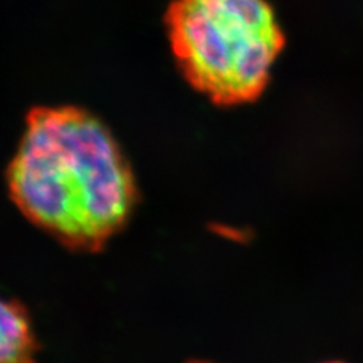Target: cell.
I'll return each instance as SVG.
<instances>
[{
    "label": "cell",
    "mask_w": 363,
    "mask_h": 363,
    "mask_svg": "<svg viewBox=\"0 0 363 363\" xmlns=\"http://www.w3.org/2000/svg\"><path fill=\"white\" fill-rule=\"evenodd\" d=\"M8 182L13 200L67 245L97 250L130 217L135 180L109 130L77 108H37Z\"/></svg>",
    "instance_id": "6da1fadb"
},
{
    "label": "cell",
    "mask_w": 363,
    "mask_h": 363,
    "mask_svg": "<svg viewBox=\"0 0 363 363\" xmlns=\"http://www.w3.org/2000/svg\"><path fill=\"white\" fill-rule=\"evenodd\" d=\"M167 26L186 81L223 106L262 94L285 48L267 0H173Z\"/></svg>",
    "instance_id": "7a4b0ae2"
},
{
    "label": "cell",
    "mask_w": 363,
    "mask_h": 363,
    "mask_svg": "<svg viewBox=\"0 0 363 363\" xmlns=\"http://www.w3.org/2000/svg\"><path fill=\"white\" fill-rule=\"evenodd\" d=\"M37 344L18 304L0 298V363H35Z\"/></svg>",
    "instance_id": "3957f363"
},
{
    "label": "cell",
    "mask_w": 363,
    "mask_h": 363,
    "mask_svg": "<svg viewBox=\"0 0 363 363\" xmlns=\"http://www.w3.org/2000/svg\"><path fill=\"white\" fill-rule=\"evenodd\" d=\"M328 363H339V362H328Z\"/></svg>",
    "instance_id": "277c9868"
}]
</instances>
